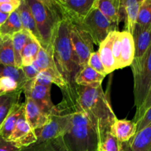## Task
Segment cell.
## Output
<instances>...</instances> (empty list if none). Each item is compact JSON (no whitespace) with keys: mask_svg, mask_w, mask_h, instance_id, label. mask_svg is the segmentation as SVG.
<instances>
[{"mask_svg":"<svg viewBox=\"0 0 151 151\" xmlns=\"http://www.w3.org/2000/svg\"><path fill=\"white\" fill-rule=\"evenodd\" d=\"M62 93V101L70 109L83 112L88 116L97 130L101 144L117 119L109 96L104 92L102 86L90 87L76 84Z\"/></svg>","mask_w":151,"mask_h":151,"instance_id":"1","label":"cell"},{"mask_svg":"<svg viewBox=\"0 0 151 151\" xmlns=\"http://www.w3.org/2000/svg\"><path fill=\"white\" fill-rule=\"evenodd\" d=\"M70 29L69 22L66 20L62 21L56 29L52 42L54 63L58 72L68 83V88H73L76 85V76L81 69L73 52Z\"/></svg>","mask_w":151,"mask_h":151,"instance_id":"2","label":"cell"},{"mask_svg":"<svg viewBox=\"0 0 151 151\" xmlns=\"http://www.w3.org/2000/svg\"><path fill=\"white\" fill-rule=\"evenodd\" d=\"M41 37V47L44 50L52 47L58 27L64 20L56 0H27Z\"/></svg>","mask_w":151,"mask_h":151,"instance_id":"3","label":"cell"},{"mask_svg":"<svg viewBox=\"0 0 151 151\" xmlns=\"http://www.w3.org/2000/svg\"><path fill=\"white\" fill-rule=\"evenodd\" d=\"M70 110L72 112L71 125L62 137L68 148L70 151L99 150L100 138L88 116L83 112Z\"/></svg>","mask_w":151,"mask_h":151,"instance_id":"4","label":"cell"},{"mask_svg":"<svg viewBox=\"0 0 151 151\" xmlns=\"http://www.w3.org/2000/svg\"><path fill=\"white\" fill-rule=\"evenodd\" d=\"M71 118L72 112L63 102L56 105L55 110L50 116V122L47 125L34 130L37 138L36 142H42L63 137L70 127Z\"/></svg>","mask_w":151,"mask_h":151,"instance_id":"5","label":"cell"},{"mask_svg":"<svg viewBox=\"0 0 151 151\" xmlns=\"http://www.w3.org/2000/svg\"><path fill=\"white\" fill-rule=\"evenodd\" d=\"M133 75V95L136 110L146 98L151 84V46L144 57L136 63L130 65Z\"/></svg>","mask_w":151,"mask_h":151,"instance_id":"6","label":"cell"},{"mask_svg":"<svg viewBox=\"0 0 151 151\" xmlns=\"http://www.w3.org/2000/svg\"><path fill=\"white\" fill-rule=\"evenodd\" d=\"M78 26L87 32L93 44L98 46L100 45L110 32L117 30L118 28L116 24L110 22L94 5Z\"/></svg>","mask_w":151,"mask_h":151,"instance_id":"7","label":"cell"},{"mask_svg":"<svg viewBox=\"0 0 151 151\" xmlns=\"http://www.w3.org/2000/svg\"><path fill=\"white\" fill-rule=\"evenodd\" d=\"M70 36L73 52L81 68L87 66L89 58L94 52L93 42L90 35L78 25L70 23Z\"/></svg>","mask_w":151,"mask_h":151,"instance_id":"8","label":"cell"},{"mask_svg":"<svg viewBox=\"0 0 151 151\" xmlns=\"http://www.w3.org/2000/svg\"><path fill=\"white\" fill-rule=\"evenodd\" d=\"M64 20L73 24H79L94 5L95 0H56Z\"/></svg>","mask_w":151,"mask_h":151,"instance_id":"9","label":"cell"},{"mask_svg":"<svg viewBox=\"0 0 151 151\" xmlns=\"http://www.w3.org/2000/svg\"><path fill=\"white\" fill-rule=\"evenodd\" d=\"M51 86L38 84L34 80L28 81L22 88V93L25 97L32 99L40 109L48 115H51L55 110L56 105L53 103L50 97Z\"/></svg>","mask_w":151,"mask_h":151,"instance_id":"10","label":"cell"},{"mask_svg":"<svg viewBox=\"0 0 151 151\" xmlns=\"http://www.w3.org/2000/svg\"><path fill=\"white\" fill-rule=\"evenodd\" d=\"M8 140L14 143L20 149L28 147L37 142L34 130L26 119L25 111L19 117Z\"/></svg>","mask_w":151,"mask_h":151,"instance_id":"11","label":"cell"},{"mask_svg":"<svg viewBox=\"0 0 151 151\" xmlns=\"http://www.w3.org/2000/svg\"><path fill=\"white\" fill-rule=\"evenodd\" d=\"M25 114L26 119L33 130L47 125L50 122L51 116L44 113L39 106L29 97H25Z\"/></svg>","mask_w":151,"mask_h":151,"instance_id":"12","label":"cell"},{"mask_svg":"<svg viewBox=\"0 0 151 151\" xmlns=\"http://www.w3.org/2000/svg\"><path fill=\"white\" fill-rule=\"evenodd\" d=\"M135 47L134 60L132 63H136L144 57L151 46V27L144 28L136 25L133 34Z\"/></svg>","mask_w":151,"mask_h":151,"instance_id":"13","label":"cell"},{"mask_svg":"<svg viewBox=\"0 0 151 151\" xmlns=\"http://www.w3.org/2000/svg\"><path fill=\"white\" fill-rule=\"evenodd\" d=\"M120 151H151V124L127 142H121Z\"/></svg>","mask_w":151,"mask_h":151,"instance_id":"14","label":"cell"},{"mask_svg":"<svg viewBox=\"0 0 151 151\" xmlns=\"http://www.w3.org/2000/svg\"><path fill=\"white\" fill-rule=\"evenodd\" d=\"M142 0H121V12L124 22V31L133 34L137 22Z\"/></svg>","mask_w":151,"mask_h":151,"instance_id":"15","label":"cell"},{"mask_svg":"<svg viewBox=\"0 0 151 151\" xmlns=\"http://www.w3.org/2000/svg\"><path fill=\"white\" fill-rule=\"evenodd\" d=\"M94 6L110 22L117 26L123 21L121 0H95Z\"/></svg>","mask_w":151,"mask_h":151,"instance_id":"16","label":"cell"},{"mask_svg":"<svg viewBox=\"0 0 151 151\" xmlns=\"http://www.w3.org/2000/svg\"><path fill=\"white\" fill-rule=\"evenodd\" d=\"M117 31L118 30L110 32L107 37L101 43L98 50L100 58L107 75L117 69L113 55V44Z\"/></svg>","mask_w":151,"mask_h":151,"instance_id":"17","label":"cell"},{"mask_svg":"<svg viewBox=\"0 0 151 151\" xmlns=\"http://www.w3.org/2000/svg\"><path fill=\"white\" fill-rule=\"evenodd\" d=\"M17 12L19 13L23 29L29 32L31 36L36 40L41 45V37L38 33L36 24L27 0H21V4L18 7Z\"/></svg>","mask_w":151,"mask_h":151,"instance_id":"18","label":"cell"},{"mask_svg":"<svg viewBox=\"0 0 151 151\" xmlns=\"http://www.w3.org/2000/svg\"><path fill=\"white\" fill-rule=\"evenodd\" d=\"M121 38V54L118 69L130 66L134 60L135 47L133 35L128 32H120Z\"/></svg>","mask_w":151,"mask_h":151,"instance_id":"19","label":"cell"},{"mask_svg":"<svg viewBox=\"0 0 151 151\" xmlns=\"http://www.w3.org/2000/svg\"><path fill=\"white\" fill-rule=\"evenodd\" d=\"M110 133L121 142H127L136 134V124L133 120L116 119Z\"/></svg>","mask_w":151,"mask_h":151,"instance_id":"20","label":"cell"},{"mask_svg":"<svg viewBox=\"0 0 151 151\" xmlns=\"http://www.w3.org/2000/svg\"><path fill=\"white\" fill-rule=\"evenodd\" d=\"M34 81L38 84L47 86H51L52 84H55L61 88L62 92L68 89V83L56 69L50 68L41 71Z\"/></svg>","mask_w":151,"mask_h":151,"instance_id":"21","label":"cell"},{"mask_svg":"<svg viewBox=\"0 0 151 151\" xmlns=\"http://www.w3.org/2000/svg\"><path fill=\"white\" fill-rule=\"evenodd\" d=\"M105 77L87 65L81 68L76 76L75 84L83 86L97 87L102 86V83Z\"/></svg>","mask_w":151,"mask_h":151,"instance_id":"22","label":"cell"},{"mask_svg":"<svg viewBox=\"0 0 151 151\" xmlns=\"http://www.w3.org/2000/svg\"><path fill=\"white\" fill-rule=\"evenodd\" d=\"M25 111V103H19L13 107L0 127V136L8 140L21 115Z\"/></svg>","mask_w":151,"mask_h":151,"instance_id":"23","label":"cell"},{"mask_svg":"<svg viewBox=\"0 0 151 151\" xmlns=\"http://www.w3.org/2000/svg\"><path fill=\"white\" fill-rule=\"evenodd\" d=\"M22 93V90H17L0 95V127L13 107L19 103Z\"/></svg>","mask_w":151,"mask_h":151,"instance_id":"24","label":"cell"},{"mask_svg":"<svg viewBox=\"0 0 151 151\" xmlns=\"http://www.w3.org/2000/svg\"><path fill=\"white\" fill-rule=\"evenodd\" d=\"M21 151H70L65 145L62 137L49 139L42 142H36Z\"/></svg>","mask_w":151,"mask_h":151,"instance_id":"25","label":"cell"},{"mask_svg":"<svg viewBox=\"0 0 151 151\" xmlns=\"http://www.w3.org/2000/svg\"><path fill=\"white\" fill-rule=\"evenodd\" d=\"M0 36V62L8 66H16L12 37Z\"/></svg>","mask_w":151,"mask_h":151,"instance_id":"26","label":"cell"},{"mask_svg":"<svg viewBox=\"0 0 151 151\" xmlns=\"http://www.w3.org/2000/svg\"><path fill=\"white\" fill-rule=\"evenodd\" d=\"M30 37V34L25 29H22V31L14 34L12 36L15 55V63L17 67L22 68V53L25 44Z\"/></svg>","mask_w":151,"mask_h":151,"instance_id":"27","label":"cell"},{"mask_svg":"<svg viewBox=\"0 0 151 151\" xmlns=\"http://www.w3.org/2000/svg\"><path fill=\"white\" fill-rule=\"evenodd\" d=\"M23 29L22 22L17 10L12 13L5 22L0 26V35L1 36H13L14 34Z\"/></svg>","mask_w":151,"mask_h":151,"instance_id":"28","label":"cell"},{"mask_svg":"<svg viewBox=\"0 0 151 151\" xmlns=\"http://www.w3.org/2000/svg\"><path fill=\"white\" fill-rule=\"evenodd\" d=\"M41 47L39 43L32 36L29 38L22 53V67L29 66L35 61Z\"/></svg>","mask_w":151,"mask_h":151,"instance_id":"29","label":"cell"},{"mask_svg":"<svg viewBox=\"0 0 151 151\" xmlns=\"http://www.w3.org/2000/svg\"><path fill=\"white\" fill-rule=\"evenodd\" d=\"M0 78H10L19 83L22 89L25 84L28 82L22 68L8 66L0 62Z\"/></svg>","mask_w":151,"mask_h":151,"instance_id":"30","label":"cell"},{"mask_svg":"<svg viewBox=\"0 0 151 151\" xmlns=\"http://www.w3.org/2000/svg\"><path fill=\"white\" fill-rule=\"evenodd\" d=\"M33 63H35L40 72L47 69H50V68L56 69L54 60H53L52 47L47 50H44V48L41 47Z\"/></svg>","mask_w":151,"mask_h":151,"instance_id":"31","label":"cell"},{"mask_svg":"<svg viewBox=\"0 0 151 151\" xmlns=\"http://www.w3.org/2000/svg\"><path fill=\"white\" fill-rule=\"evenodd\" d=\"M136 24L140 27H151V0H142Z\"/></svg>","mask_w":151,"mask_h":151,"instance_id":"32","label":"cell"},{"mask_svg":"<svg viewBox=\"0 0 151 151\" xmlns=\"http://www.w3.org/2000/svg\"><path fill=\"white\" fill-rule=\"evenodd\" d=\"M121 144V142L109 133L100 144L98 151H120Z\"/></svg>","mask_w":151,"mask_h":151,"instance_id":"33","label":"cell"},{"mask_svg":"<svg viewBox=\"0 0 151 151\" xmlns=\"http://www.w3.org/2000/svg\"><path fill=\"white\" fill-rule=\"evenodd\" d=\"M87 65L90 66L91 68H93L94 70H96V72H99V73L102 74V75H105V76H107V75L106 70H105V67H104L103 63H102V60H101L100 58V55H99V52L98 51H94L92 53L90 58H89Z\"/></svg>","mask_w":151,"mask_h":151,"instance_id":"34","label":"cell"},{"mask_svg":"<svg viewBox=\"0 0 151 151\" xmlns=\"http://www.w3.org/2000/svg\"><path fill=\"white\" fill-rule=\"evenodd\" d=\"M151 107V84L150 86L149 90H148V92L147 94L146 98H145L144 101L142 103V105L141 106V107L139 108L138 110H136V114H135V116L133 117V119L132 120L136 123L143 116V115L144 114L145 112Z\"/></svg>","mask_w":151,"mask_h":151,"instance_id":"35","label":"cell"},{"mask_svg":"<svg viewBox=\"0 0 151 151\" xmlns=\"http://www.w3.org/2000/svg\"><path fill=\"white\" fill-rule=\"evenodd\" d=\"M21 4V0H0V11L11 14Z\"/></svg>","mask_w":151,"mask_h":151,"instance_id":"36","label":"cell"},{"mask_svg":"<svg viewBox=\"0 0 151 151\" xmlns=\"http://www.w3.org/2000/svg\"><path fill=\"white\" fill-rule=\"evenodd\" d=\"M120 54H121V38H120V32L117 31L113 44V55L117 69H118L119 67Z\"/></svg>","mask_w":151,"mask_h":151,"instance_id":"37","label":"cell"},{"mask_svg":"<svg viewBox=\"0 0 151 151\" xmlns=\"http://www.w3.org/2000/svg\"><path fill=\"white\" fill-rule=\"evenodd\" d=\"M136 133L139 132L151 124V107L145 112L142 118L136 122Z\"/></svg>","mask_w":151,"mask_h":151,"instance_id":"38","label":"cell"},{"mask_svg":"<svg viewBox=\"0 0 151 151\" xmlns=\"http://www.w3.org/2000/svg\"><path fill=\"white\" fill-rule=\"evenodd\" d=\"M22 68L24 74H25V78H27L28 81H32V80L35 79L40 72L34 63L29 65V66H22Z\"/></svg>","mask_w":151,"mask_h":151,"instance_id":"39","label":"cell"},{"mask_svg":"<svg viewBox=\"0 0 151 151\" xmlns=\"http://www.w3.org/2000/svg\"><path fill=\"white\" fill-rule=\"evenodd\" d=\"M21 150L22 149L16 146L14 143L0 136V151H21Z\"/></svg>","mask_w":151,"mask_h":151,"instance_id":"40","label":"cell"},{"mask_svg":"<svg viewBox=\"0 0 151 151\" xmlns=\"http://www.w3.org/2000/svg\"><path fill=\"white\" fill-rule=\"evenodd\" d=\"M10 15V14H7V13L0 11V26H1L7 21V19H8Z\"/></svg>","mask_w":151,"mask_h":151,"instance_id":"41","label":"cell"},{"mask_svg":"<svg viewBox=\"0 0 151 151\" xmlns=\"http://www.w3.org/2000/svg\"><path fill=\"white\" fill-rule=\"evenodd\" d=\"M0 41H1V36H0Z\"/></svg>","mask_w":151,"mask_h":151,"instance_id":"42","label":"cell"},{"mask_svg":"<svg viewBox=\"0 0 151 151\" xmlns=\"http://www.w3.org/2000/svg\"><path fill=\"white\" fill-rule=\"evenodd\" d=\"M0 95H1V92H0Z\"/></svg>","mask_w":151,"mask_h":151,"instance_id":"43","label":"cell"}]
</instances>
